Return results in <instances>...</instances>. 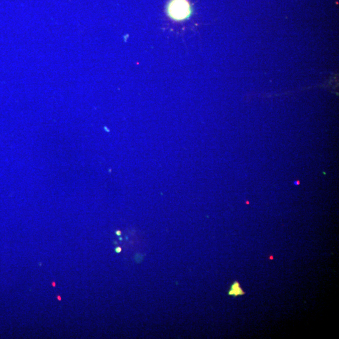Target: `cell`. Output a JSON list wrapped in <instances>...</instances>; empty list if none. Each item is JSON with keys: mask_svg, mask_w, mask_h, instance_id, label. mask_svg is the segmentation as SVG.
Segmentation results:
<instances>
[{"mask_svg": "<svg viewBox=\"0 0 339 339\" xmlns=\"http://www.w3.org/2000/svg\"><path fill=\"white\" fill-rule=\"evenodd\" d=\"M168 17L175 21H183L192 14V7L188 0H170L167 6Z\"/></svg>", "mask_w": 339, "mask_h": 339, "instance_id": "1", "label": "cell"}, {"mask_svg": "<svg viewBox=\"0 0 339 339\" xmlns=\"http://www.w3.org/2000/svg\"><path fill=\"white\" fill-rule=\"evenodd\" d=\"M229 295L233 296L234 297H237L238 296H243L245 295V291L241 287L240 284L238 281H235L231 285L230 291H229Z\"/></svg>", "mask_w": 339, "mask_h": 339, "instance_id": "2", "label": "cell"}, {"mask_svg": "<svg viewBox=\"0 0 339 339\" xmlns=\"http://www.w3.org/2000/svg\"><path fill=\"white\" fill-rule=\"evenodd\" d=\"M116 252L118 253L122 252V248L120 247L117 248L116 249Z\"/></svg>", "mask_w": 339, "mask_h": 339, "instance_id": "3", "label": "cell"}, {"mask_svg": "<svg viewBox=\"0 0 339 339\" xmlns=\"http://www.w3.org/2000/svg\"><path fill=\"white\" fill-rule=\"evenodd\" d=\"M121 234H122V233H121V232H120V231H117V235L118 236H120L121 235Z\"/></svg>", "mask_w": 339, "mask_h": 339, "instance_id": "4", "label": "cell"}, {"mask_svg": "<svg viewBox=\"0 0 339 339\" xmlns=\"http://www.w3.org/2000/svg\"><path fill=\"white\" fill-rule=\"evenodd\" d=\"M57 298H59V300H61V298H60L59 296H57Z\"/></svg>", "mask_w": 339, "mask_h": 339, "instance_id": "5", "label": "cell"}, {"mask_svg": "<svg viewBox=\"0 0 339 339\" xmlns=\"http://www.w3.org/2000/svg\"><path fill=\"white\" fill-rule=\"evenodd\" d=\"M52 285L54 286H55V283H52Z\"/></svg>", "mask_w": 339, "mask_h": 339, "instance_id": "6", "label": "cell"}]
</instances>
